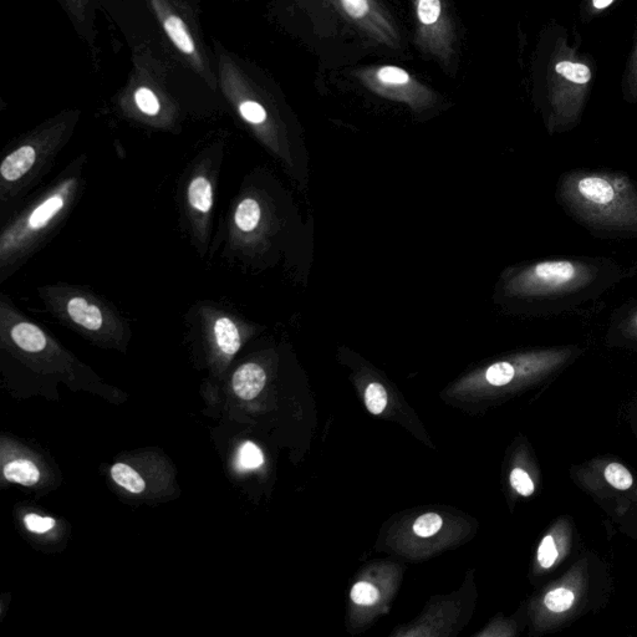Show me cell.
<instances>
[{"label": "cell", "mask_w": 637, "mask_h": 637, "mask_svg": "<svg viewBox=\"0 0 637 637\" xmlns=\"http://www.w3.org/2000/svg\"><path fill=\"white\" fill-rule=\"evenodd\" d=\"M557 200L595 236L637 237V183L624 172H565L558 181Z\"/></svg>", "instance_id": "6da1fadb"}, {"label": "cell", "mask_w": 637, "mask_h": 637, "mask_svg": "<svg viewBox=\"0 0 637 637\" xmlns=\"http://www.w3.org/2000/svg\"><path fill=\"white\" fill-rule=\"evenodd\" d=\"M615 263L601 259L559 258L527 264L509 274L507 297L527 302L577 304L608 289L619 280Z\"/></svg>", "instance_id": "7a4b0ae2"}, {"label": "cell", "mask_w": 637, "mask_h": 637, "mask_svg": "<svg viewBox=\"0 0 637 637\" xmlns=\"http://www.w3.org/2000/svg\"><path fill=\"white\" fill-rule=\"evenodd\" d=\"M593 81L594 70L588 56L572 47L567 38L555 40L545 99V124L550 134H564L580 124Z\"/></svg>", "instance_id": "3957f363"}, {"label": "cell", "mask_w": 637, "mask_h": 637, "mask_svg": "<svg viewBox=\"0 0 637 637\" xmlns=\"http://www.w3.org/2000/svg\"><path fill=\"white\" fill-rule=\"evenodd\" d=\"M65 206L64 192L55 193L52 197L47 198L42 205H39L27 218V221L23 223V226L10 234L9 239H3L2 251L5 248L13 246L15 239L19 238L20 241L29 236L30 233H35L48 226V223L52 222L61 210Z\"/></svg>", "instance_id": "277c9868"}, {"label": "cell", "mask_w": 637, "mask_h": 637, "mask_svg": "<svg viewBox=\"0 0 637 637\" xmlns=\"http://www.w3.org/2000/svg\"><path fill=\"white\" fill-rule=\"evenodd\" d=\"M267 375L261 366L257 364H244L234 372L233 390L242 400H253L261 394L266 385Z\"/></svg>", "instance_id": "5b68a950"}, {"label": "cell", "mask_w": 637, "mask_h": 637, "mask_svg": "<svg viewBox=\"0 0 637 637\" xmlns=\"http://www.w3.org/2000/svg\"><path fill=\"white\" fill-rule=\"evenodd\" d=\"M66 312L75 324L89 331H99L104 326V315L98 305L83 297L71 298L66 304Z\"/></svg>", "instance_id": "8992f818"}, {"label": "cell", "mask_w": 637, "mask_h": 637, "mask_svg": "<svg viewBox=\"0 0 637 637\" xmlns=\"http://www.w3.org/2000/svg\"><path fill=\"white\" fill-rule=\"evenodd\" d=\"M37 152L33 146L25 145L5 157L0 166V175L8 182L18 181L33 167Z\"/></svg>", "instance_id": "52a82bcc"}, {"label": "cell", "mask_w": 637, "mask_h": 637, "mask_svg": "<svg viewBox=\"0 0 637 637\" xmlns=\"http://www.w3.org/2000/svg\"><path fill=\"white\" fill-rule=\"evenodd\" d=\"M12 339L18 348L28 351V353H39L47 346L48 339L43 330L37 325L20 321L15 324L10 331Z\"/></svg>", "instance_id": "ba28073f"}, {"label": "cell", "mask_w": 637, "mask_h": 637, "mask_svg": "<svg viewBox=\"0 0 637 637\" xmlns=\"http://www.w3.org/2000/svg\"><path fill=\"white\" fill-rule=\"evenodd\" d=\"M214 339L222 353L233 356L241 349V335L236 324L229 318L222 317L213 325Z\"/></svg>", "instance_id": "9c48e42d"}, {"label": "cell", "mask_w": 637, "mask_h": 637, "mask_svg": "<svg viewBox=\"0 0 637 637\" xmlns=\"http://www.w3.org/2000/svg\"><path fill=\"white\" fill-rule=\"evenodd\" d=\"M162 24L168 38L172 40V43L176 45L177 49H180L181 52L186 55L196 54L195 42H193L186 24L182 22L181 18L173 14H168L166 18L162 19Z\"/></svg>", "instance_id": "30bf717a"}, {"label": "cell", "mask_w": 637, "mask_h": 637, "mask_svg": "<svg viewBox=\"0 0 637 637\" xmlns=\"http://www.w3.org/2000/svg\"><path fill=\"white\" fill-rule=\"evenodd\" d=\"M188 201L196 211L208 213L213 205V190L211 182L206 177L193 178L188 187Z\"/></svg>", "instance_id": "8fae6325"}, {"label": "cell", "mask_w": 637, "mask_h": 637, "mask_svg": "<svg viewBox=\"0 0 637 637\" xmlns=\"http://www.w3.org/2000/svg\"><path fill=\"white\" fill-rule=\"evenodd\" d=\"M4 476L8 481L30 487L39 481L40 473L32 461L17 460L4 467Z\"/></svg>", "instance_id": "7c38bea8"}, {"label": "cell", "mask_w": 637, "mask_h": 637, "mask_svg": "<svg viewBox=\"0 0 637 637\" xmlns=\"http://www.w3.org/2000/svg\"><path fill=\"white\" fill-rule=\"evenodd\" d=\"M262 210L259 203L254 198H246L237 207L236 214H234V221L236 226L241 229L242 232H253L261 222Z\"/></svg>", "instance_id": "4fadbf2b"}, {"label": "cell", "mask_w": 637, "mask_h": 637, "mask_svg": "<svg viewBox=\"0 0 637 637\" xmlns=\"http://www.w3.org/2000/svg\"><path fill=\"white\" fill-rule=\"evenodd\" d=\"M111 476L114 481L127 491L140 494L145 491L146 483L139 473L134 468L124 465V463H117L111 468Z\"/></svg>", "instance_id": "5bb4252c"}, {"label": "cell", "mask_w": 637, "mask_h": 637, "mask_svg": "<svg viewBox=\"0 0 637 637\" xmlns=\"http://www.w3.org/2000/svg\"><path fill=\"white\" fill-rule=\"evenodd\" d=\"M623 94L625 101H628V103H637V37L633 52H631L628 64H626L623 78Z\"/></svg>", "instance_id": "9a60e30c"}, {"label": "cell", "mask_w": 637, "mask_h": 637, "mask_svg": "<svg viewBox=\"0 0 637 637\" xmlns=\"http://www.w3.org/2000/svg\"><path fill=\"white\" fill-rule=\"evenodd\" d=\"M575 595L572 590L558 588L545 595L544 604L553 613H565L574 605Z\"/></svg>", "instance_id": "2e32d148"}, {"label": "cell", "mask_w": 637, "mask_h": 637, "mask_svg": "<svg viewBox=\"0 0 637 637\" xmlns=\"http://www.w3.org/2000/svg\"><path fill=\"white\" fill-rule=\"evenodd\" d=\"M605 479L611 487L619 489V491H628L634 483V478L628 468L620 463H610L605 468Z\"/></svg>", "instance_id": "e0dca14e"}, {"label": "cell", "mask_w": 637, "mask_h": 637, "mask_svg": "<svg viewBox=\"0 0 637 637\" xmlns=\"http://www.w3.org/2000/svg\"><path fill=\"white\" fill-rule=\"evenodd\" d=\"M365 401L372 415L382 414L387 406V392L385 387L377 384V382H372V384L368 386V389H366Z\"/></svg>", "instance_id": "ac0fdd59"}, {"label": "cell", "mask_w": 637, "mask_h": 637, "mask_svg": "<svg viewBox=\"0 0 637 637\" xmlns=\"http://www.w3.org/2000/svg\"><path fill=\"white\" fill-rule=\"evenodd\" d=\"M611 329H618L625 338L637 340V304L631 307L628 313L621 314Z\"/></svg>", "instance_id": "d6986e66"}, {"label": "cell", "mask_w": 637, "mask_h": 637, "mask_svg": "<svg viewBox=\"0 0 637 637\" xmlns=\"http://www.w3.org/2000/svg\"><path fill=\"white\" fill-rule=\"evenodd\" d=\"M441 0H419L417 4V15L424 25H433L441 17Z\"/></svg>", "instance_id": "ffe728a7"}, {"label": "cell", "mask_w": 637, "mask_h": 637, "mask_svg": "<svg viewBox=\"0 0 637 637\" xmlns=\"http://www.w3.org/2000/svg\"><path fill=\"white\" fill-rule=\"evenodd\" d=\"M442 518L435 513H428L421 516L414 524V532L422 538L432 537L440 531L442 527Z\"/></svg>", "instance_id": "44dd1931"}, {"label": "cell", "mask_w": 637, "mask_h": 637, "mask_svg": "<svg viewBox=\"0 0 637 637\" xmlns=\"http://www.w3.org/2000/svg\"><path fill=\"white\" fill-rule=\"evenodd\" d=\"M379 590L374 585L366 582H360L354 585L351 590V599L358 605H374L379 600Z\"/></svg>", "instance_id": "7402d4cb"}, {"label": "cell", "mask_w": 637, "mask_h": 637, "mask_svg": "<svg viewBox=\"0 0 637 637\" xmlns=\"http://www.w3.org/2000/svg\"><path fill=\"white\" fill-rule=\"evenodd\" d=\"M135 103L146 115L155 116L159 114L161 106L157 96L150 89L140 88L135 93Z\"/></svg>", "instance_id": "603a6c76"}, {"label": "cell", "mask_w": 637, "mask_h": 637, "mask_svg": "<svg viewBox=\"0 0 637 637\" xmlns=\"http://www.w3.org/2000/svg\"><path fill=\"white\" fill-rule=\"evenodd\" d=\"M239 461L244 468L256 470L263 465L264 457L262 451L253 442H246L239 452Z\"/></svg>", "instance_id": "cb8c5ba5"}, {"label": "cell", "mask_w": 637, "mask_h": 637, "mask_svg": "<svg viewBox=\"0 0 637 637\" xmlns=\"http://www.w3.org/2000/svg\"><path fill=\"white\" fill-rule=\"evenodd\" d=\"M559 557L557 544H555L553 537L547 535L542 540L538 549V562L543 569L552 568Z\"/></svg>", "instance_id": "d4e9b609"}, {"label": "cell", "mask_w": 637, "mask_h": 637, "mask_svg": "<svg viewBox=\"0 0 637 637\" xmlns=\"http://www.w3.org/2000/svg\"><path fill=\"white\" fill-rule=\"evenodd\" d=\"M377 79L387 86H402L410 81V75L404 69L396 66H384L377 71Z\"/></svg>", "instance_id": "484cf974"}, {"label": "cell", "mask_w": 637, "mask_h": 637, "mask_svg": "<svg viewBox=\"0 0 637 637\" xmlns=\"http://www.w3.org/2000/svg\"><path fill=\"white\" fill-rule=\"evenodd\" d=\"M239 112L244 120L249 122V124L253 125H261L267 121V111L261 104L256 103V101H243L241 105H239Z\"/></svg>", "instance_id": "4316f807"}, {"label": "cell", "mask_w": 637, "mask_h": 637, "mask_svg": "<svg viewBox=\"0 0 637 637\" xmlns=\"http://www.w3.org/2000/svg\"><path fill=\"white\" fill-rule=\"evenodd\" d=\"M511 484L516 491L523 497L532 496L535 491L532 478L522 468H516L511 473Z\"/></svg>", "instance_id": "83f0119b"}, {"label": "cell", "mask_w": 637, "mask_h": 637, "mask_svg": "<svg viewBox=\"0 0 637 637\" xmlns=\"http://www.w3.org/2000/svg\"><path fill=\"white\" fill-rule=\"evenodd\" d=\"M25 526L33 533H47L52 531L55 526V521L50 517H39L37 514H29L25 517Z\"/></svg>", "instance_id": "f1b7e54d"}, {"label": "cell", "mask_w": 637, "mask_h": 637, "mask_svg": "<svg viewBox=\"0 0 637 637\" xmlns=\"http://www.w3.org/2000/svg\"><path fill=\"white\" fill-rule=\"evenodd\" d=\"M341 4L351 18L358 20L365 18L370 10L368 0H341Z\"/></svg>", "instance_id": "f546056e"}, {"label": "cell", "mask_w": 637, "mask_h": 637, "mask_svg": "<svg viewBox=\"0 0 637 637\" xmlns=\"http://www.w3.org/2000/svg\"><path fill=\"white\" fill-rule=\"evenodd\" d=\"M615 2L616 0H588L584 8L586 17L591 18L603 13L604 10L609 9Z\"/></svg>", "instance_id": "4dcf8cb0"}]
</instances>
